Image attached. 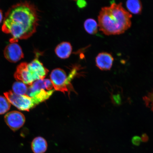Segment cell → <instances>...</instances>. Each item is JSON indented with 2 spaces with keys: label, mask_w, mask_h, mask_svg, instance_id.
<instances>
[{
  "label": "cell",
  "mask_w": 153,
  "mask_h": 153,
  "mask_svg": "<svg viewBox=\"0 0 153 153\" xmlns=\"http://www.w3.org/2000/svg\"><path fill=\"white\" fill-rule=\"evenodd\" d=\"M38 20L37 9L33 4L27 1L17 3L5 13L2 30L10 34V43H17L35 33Z\"/></svg>",
  "instance_id": "1"
},
{
  "label": "cell",
  "mask_w": 153,
  "mask_h": 153,
  "mask_svg": "<svg viewBox=\"0 0 153 153\" xmlns=\"http://www.w3.org/2000/svg\"><path fill=\"white\" fill-rule=\"evenodd\" d=\"M132 17L122 3H113L100 11L98 17L99 30L108 36L123 33L131 27Z\"/></svg>",
  "instance_id": "2"
},
{
  "label": "cell",
  "mask_w": 153,
  "mask_h": 153,
  "mask_svg": "<svg viewBox=\"0 0 153 153\" xmlns=\"http://www.w3.org/2000/svg\"><path fill=\"white\" fill-rule=\"evenodd\" d=\"M48 72L37 57L29 64L21 63L17 67L14 77L17 81L30 86L37 80L44 79Z\"/></svg>",
  "instance_id": "3"
},
{
  "label": "cell",
  "mask_w": 153,
  "mask_h": 153,
  "mask_svg": "<svg viewBox=\"0 0 153 153\" xmlns=\"http://www.w3.org/2000/svg\"><path fill=\"white\" fill-rule=\"evenodd\" d=\"M53 88L50 80H38L28 88L27 95L33 98L38 105L49 99L55 91Z\"/></svg>",
  "instance_id": "4"
},
{
  "label": "cell",
  "mask_w": 153,
  "mask_h": 153,
  "mask_svg": "<svg viewBox=\"0 0 153 153\" xmlns=\"http://www.w3.org/2000/svg\"><path fill=\"white\" fill-rule=\"evenodd\" d=\"M77 71L76 68H74L68 76L65 72L62 69L58 68L53 70L51 73L50 77L55 90L62 92L64 94L68 92L69 94L71 91H74L71 81L76 76Z\"/></svg>",
  "instance_id": "5"
},
{
  "label": "cell",
  "mask_w": 153,
  "mask_h": 153,
  "mask_svg": "<svg viewBox=\"0 0 153 153\" xmlns=\"http://www.w3.org/2000/svg\"><path fill=\"white\" fill-rule=\"evenodd\" d=\"M4 95L11 104L21 111H29L37 105L33 98L27 95H17L12 91L6 92Z\"/></svg>",
  "instance_id": "6"
},
{
  "label": "cell",
  "mask_w": 153,
  "mask_h": 153,
  "mask_svg": "<svg viewBox=\"0 0 153 153\" xmlns=\"http://www.w3.org/2000/svg\"><path fill=\"white\" fill-rule=\"evenodd\" d=\"M4 120L7 126L14 131L22 128L25 122L24 115L16 111L10 112L6 114Z\"/></svg>",
  "instance_id": "7"
},
{
  "label": "cell",
  "mask_w": 153,
  "mask_h": 153,
  "mask_svg": "<svg viewBox=\"0 0 153 153\" xmlns=\"http://www.w3.org/2000/svg\"><path fill=\"white\" fill-rule=\"evenodd\" d=\"M4 53L5 58L11 62H18L24 57L22 48L16 42L10 43L7 45Z\"/></svg>",
  "instance_id": "8"
},
{
  "label": "cell",
  "mask_w": 153,
  "mask_h": 153,
  "mask_svg": "<svg viewBox=\"0 0 153 153\" xmlns=\"http://www.w3.org/2000/svg\"><path fill=\"white\" fill-rule=\"evenodd\" d=\"M114 59L110 53L102 52L96 57V65L101 70L107 71L111 69L113 63Z\"/></svg>",
  "instance_id": "9"
},
{
  "label": "cell",
  "mask_w": 153,
  "mask_h": 153,
  "mask_svg": "<svg viewBox=\"0 0 153 153\" xmlns=\"http://www.w3.org/2000/svg\"><path fill=\"white\" fill-rule=\"evenodd\" d=\"M72 51V46L68 42H63L59 44L55 49L57 56L62 59L68 58L71 54Z\"/></svg>",
  "instance_id": "10"
},
{
  "label": "cell",
  "mask_w": 153,
  "mask_h": 153,
  "mask_svg": "<svg viewBox=\"0 0 153 153\" xmlns=\"http://www.w3.org/2000/svg\"><path fill=\"white\" fill-rule=\"evenodd\" d=\"M47 147L46 140L42 137H36L31 143L32 150L34 153H45Z\"/></svg>",
  "instance_id": "11"
},
{
  "label": "cell",
  "mask_w": 153,
  "mask_h": 153,
  "mask_svg": "<svg viewBox=\"0 0 153 153\" xmlns=\"http://www.w3.org/2000/svg\"><path fill=\"white\" fill-rule=\"evenodd\" d=\"M126 5L128 10L133 14H140L142 11V3L139 0H128L126 1Z\"/></svg>",
  "instance_id": "12"
},
{
  "label": "cell",
  "mask_w": 153,
  "mask_h": 153,
  "mask_svg": "<svg viewBox=\"0 0 153 153\" xmlns=\"http://www.w3.org/2000/svg\"><path fill=\"white\" fill-rule=\"evenodd\" d=\"M28 87L23 82L17 81L13 84L12 91L15 94L19 95H27Z\"/></svg>",
  "instance_id": "13"
},
{
  "label": "cell",
  "mask_w": 153,
  "mask_h": 153,
  "mask_svg": "<svg viewBox=\"0 0 153 153\" xmlns=\"http://www.w3.org/2000/svg\"><path fill=\"white\" fill-rule=\"evenodd\" d=\"M98 25L96 21L93 19H89L84 23V27L86 31L89 34H94L97 32Z\"/></svg>",
  "instance_id": "14"
},
{
  "label": "cell",
  "mask_w": 153,
  "mask_h": 153,
  "mask_svg": "<svg viewBox=\"0 0 153 153\" xmlns=\"http://www.w3.org/2000/svg\"><path fill=\"white\" fill-rule=\"evenodd\" d=\"M11 105L6 97L0 96V114H4L8 111Z\"/></svg>",
  "instance_id": "15"
},
{
  "label": "cell",
  "mask_w": 153,
  "mask_h": 153,
  "mask_svg": "<svg viewBox=\"0 0 153 153\" xmlns=\"http://www.w3.org/2000/svg\"><path fill=\"white\" fill-rule=\"evenodd\" d=\"M143 100L145 105L153 111V90L145 96Z\"/></svg>",
  "instance_id": "16"
},
{
  "label": "cell",
  "mask_w": 153,
  "mask_h": 153,
  "mask_svg": "<svg viewBox=\"0 0 153 153\" xmlns=\"http://www.w3.org/2000/svg\"><path fill=\"white\" fill-rule=\"evenodd\" d=\"M77 4L79 7H85L87 4L86 1H78L77 2Z\"/></svg>",
  "instance_id": "17"
},
{
  "label": "cell",
  "mask_w": 153,
  "mask_h": 153,
  "mask_svg": "<svg viewBox=\"0 0 153 153\" xmlns=\"http://www.w3.org/2000/svg\"><path fill=\"white\" fill-rule=\"evenodd\" d=\"M136 138L137 139V140H136L135 139H133V143L135 145L139 144L140 143V139H139V138H137V137Z\"/></svg>",
  "instance_id": "18"
},
{
  "label": "cell",
  "mask_w": 153,
  "mask_h": 153,
  "mask_svg": "<svg viewBox=\"0 0 153 153\" xmlns=\"http://www.w3.org/2000/svg\"><path fill=\"white\" fill-rule=\"evenodd\" d=\"M3 13L2 11L0 9V23L3 20Z\"/></svg>",
  "instance_id": "19"
}]
</instances>
